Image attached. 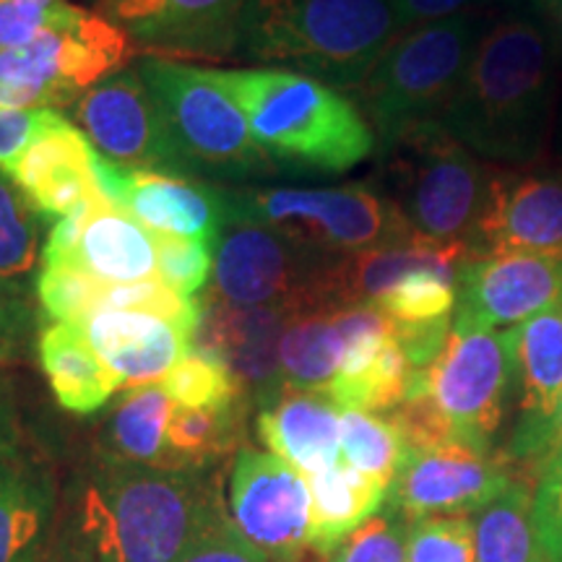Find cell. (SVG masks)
I'll return each instance as SVG.
<instances>
[{
	"mask_svg": "<svg viewBox=\"0 0 562 562\" xmlns=\"http://www.w3.org/2000/svg\"><path fill=\"white\" fill-rule=\"evenodd\" d=\"M554 47L531 19H505L482 34L440 125L476 157L533 167L552 125Z\"/></svg>",
	"mask_w": 562,
	"mask_h": 562,
	"instance_id": "1",
	"label": "cell"
},
{
	"mask_svg": "<svg viewBox=\"0 0 562 562\" xmlns=\"http://www.w3.org/2000/svg\"><path fill=\"white\" fill-rule=\"evenodd\" d=\"M240 104L258 146L286 170L347 172L375 151V133L339 89L292 68L211 70Z\"/></svg>",
	"mask_w": 562,
	"mask_h": 562,
	"instance_id": "2",
	"label": "cell"
},
{
	"mask_svg": "<svg viewBox=\"0 0 562 562\" xmlns=\"http://www.w3.org/2000/svg\"><path fill=\"white\" fill-rule=\"evenodd\" d=\"M220 495L199 469L110 459L83 501L89 562H178Z\"/></svg>",
	"mask_w": 562,
	"mask_h": 562,
	"instance_id": "3",
	"label": "cell"
},
{
	"mask_svg": "<svg viewBox=\"0 0 562 562\" xmlns=\"http://www.w3.org/2000/svg\"><path fill=\"white\" fill-rule=\"evenodd\" d=\"M402 32L393 0H250L235 53L357 89Z\"/></svg>",
	"mask_w": 562,
	"mask_h": 562,
	"instance_id": "4",
	"label": "cell"
},
{
	"mask_svg": "<svg viewBox=\"0 0 562 562\" xmlns=\"http://www.w3.org/2000/svg\"><path fill=\"white\" fill-rule=\"evenodd\" d=\"M480 40L482 21L474 13H461L414 26L391 42L368 79L355 89L381 154L419 125L440 123Z\"/></svg>",
	"mask_w": 562,
	"mask_h": 562,
	"instance_id": "5",
	"label": "cell"
},
{
	"mask_svg": "<svg viewBox=\"0 0 562 562\" xmlns=\"http://www.w3.org/2000/svg\"><path fill=\"white\" fill-rule=\"evenodd\" d=\"M224 195L229 222L261 224L326 256L393 248L422 237L396 203L362 182L341 188H237Z\"/></svg>",
	"mask_w": 562,
	"mask_h": 562,
	"instance_id": "6",
	"label": "cell"
},
{
	"mask_svg": "<svg viewBox=\"0 0 562 562\" xmlns=\"http://www.w3.org/2000/svg\"><path fill=\"white\" fill-rule=\"evenodd\" d=\"M393 203L417 235L435 243L472 245L487 203L490 167L440 123L406 133L383 154Z\"/></svg>",
	"mask_w": 562,
	"mask_h": 562,
	"instance_id": "7",
	"label": "cell"
},
{
	"mask_svg": "<svg viewBox=\"0 0 562 562\" xmlns=\"http://www.w3.org/2000/svg\"><path fill=\"white\" fill-rule=\"evenodd\" d=\"M138 74L165 110L193 175L243 182L277 172V161L252 138L240 104L211 70L146 58Z\"/></svg>",
	"mask_w": 562,
	"mask_h": 562,
	"instance_id": "8",
	"label": "cell"
},
{
	"mask_svg": "<svg viewBox=\"0 0 562 562\" xmlns=\"http://www.w3.org/2000/svg\"><path fill=\"white\" fill-rule=\"evenodd\" d=\"M334 258L302 248L252 222L224 227L214 261V294L237 307L281 305L297 315L328 313L326 273Z\"/></svg>",
	"mask_w": 562,
	"mask_h": 562,
	"instance_id": "9",
	"label": "cell"
},
{
	"mask_svg": "<svg viewBox=\"0 0 562 562\" xmlns=\"http://www.w3.org/2000/svg\"><path fill=\"white\" fill-rule=\"evenodd\" d=\"M516 383L513 328H453L430 368L414 370L412 385L427 391L456 440L492 451Z\"/></svg>",
	"mask_w": 562,
	"mask_h": 562,
	"instance_id": "10",
	"label": "cell"
},
{
	"mask_svg": "<svg viewBox=\"0 0 562 562\" xmlns=\"http://www.w3.org/2000/svg\"><path fill=\"white\" fill-rule=\"evenodd\" d=\"M74 121L104 159L131 170L193 175L165 110L138 70H121L81 91Z\"/></svg>",
	"mask_w": 562,
	"mask_h": 562,
	"instance_id": "11",
	"label": "cell"
},
{
	"mask_svg": "<svg viewBox=\"0 0 562 562\" xmlns=\"http://www.w3.org/2000/svg\"><path fill=\"white\" fill-rule=\"evenodd\" d=\"M505 453L451 440L425 451H406L389 487V503L402 518L469 516L495 503L516 482Z\"/></svg>",
	"mask_w": 562,
	"mask_h": 562,
	"instance_id": "12",
	"label": "cell"
},
{
	"mask_svg": "<svg viewBox=\"0 0 562 562\" xmlns=\"http://www.w3.org/2000/svg\"><path fill=\"white\" fill-rule=\"evenodd\" d=\"M562 307V258L539 252H474L456 279L453 328L505 331Z\"/></svg>",
	"mask_w": 562,
	"mask_h": 562,
	"instance_id": "13",
	"label": "cell"
},
{
	"mask_svg": "<svg viewBox=\"0 0 562 562\" xmlns=\"http://www.w3.org/2000/svg\"><path fill=\"white\" fill-rule=\"evenodd\" d=\"M237 529L279 562H297L311 537L313 495L307 476L273 453L243 448L229 480Z\"/></svg>",
	"mask_w": 562,
	"mask_h": 562,
	"instance_id": "14",
	"label": "cell"
},
{
	"mask_svg": "<svg viewBox=\"0 0 562 562\" xmlns=\"http://www.w3.org/2000/svg\"><path fill=\"white\" fill-rule=\"evenodd\" d=\"M94 172L104 199L136 216L149 232L220 245L229 222L222 188L193 180L191 175L131 170L102 154L94 157Z\"/></svg>",
	"mask_w": 562,
	"mask_h": 562,
	"instance_id": "15",
	"label": "cell"
},
{
	"mask_svg": "<svg viewBox=\"0 0 562 562\" xmlns=\"http://www.w3.org/2000/svg\"><path fill=\"white\" fill-rule=\"evenodd\" d=\"M472 250L562 258V170H492Z\"/></svg>",
	"mask_w": 562,
	"mask_h": 562,
	"instance_id": "16",
	"label": "cell"
},
{
	"mask_svg": "<svg viewBox=\"0 0 562 562\" xmlns=\"http://www.w3.org/2000/svg\"><path fill=\"white\" fill-rule=\"evenodd\" d=\"M516 357L518 422L505 459L537 469L550 446L554 419L562 404V307L539 313L513 328Z\"/></svg>",
	"mask_w": 562,
	"mask_h": 562,
	"instance_id": "17",
	"label": "cell"
},
{
	"mask_svg": "<svg viewBox=\"0 0 562 562\" xmlns=\"http://www.w3.org/2000/svg\"><path fill=\"white\" fill-rule=\"evenodd\" d=\"M250 0H117L102 16L161 53L232 55Z\"/></svg>",
	"mask_w": 562,
	"mask_h": 562,
	"instance_id": "18",
	"label": "cell"
},
{
	"mask_svg": "<svg viewBox=\"0 0 562 562\" xmlns=\"http://www.w3.org/2000/svg\"><path fill=\"white\" fill-rule=\"evenodd\" d=\"M201 305L203 313L193 341L220 355L235 372L240 389L256 391L263 402L281 385V339L292 321L302 315L281 305L237 307L216 294H211Z\"/></svg>",
	"mask_w": 562,
	"mask_h": 562,
	"instance_id": "19",
	"label": "cell"
},
{
	"mask_svg": "<svg viewBox=\"0 0 562 562\" xmlns=\"http://www.w3.org/2000/svg\"><path fill=\"white\" fill-rule=\"evenodd\" d=\"M89 138L68 117L58 115L3 172L26 193L42 220H60L83 201L104 195Z\"/></svg>",
	"mask_w": 562,
	"mask_h": 562,
	"instance_id": "20",
	"label": "cell"
},
{
	"mask_svg": "<svg viewBox=\"0 0 562 562\" xmlns=\"http://www.w3.org/2000/svg\"><path fill=\"white\" fill-rule=\"evenodd\" d=\"M258 438L305 476L341 461V409L328 393L281 383L261 402Z\"/></svg>",
	"mask_w": 562,
	"mask_h": 562,
	"instance_id": "21",
	"label": "cell"
},
{
	"mask_svg": "<svg viewBox=\"0 0 562 562\" xmlns=\"http://www.w3.org/2000/svg\"><path fill=\"white\" fill-rule=\"evenodd\" d=\"M81 328L97 355L131 389L165 378L193 347L191 334L149 313L97 311Z\"/></svg>",
	"mask_w": 562,
	"mask_h": 562,
	"instance_id": "22",
	"label": "cell"
},
{
	"mask_svg": "<svg viewBox=\"0 0 562 562\" xmlns=\"http://www.w3.org/2000/svg\"><path fill=\"white\" fill-rule=\"evenodd\" d=\"M55 508L53 476L32 456H0V562H40Z\"/></svg>",
	"mask_w": 562,
	"mask_h": 562,
	"instance_id": "23",
	"label": "cell"
},
{
	"mask_svg": "<svg viewBox=\"0 0 562 562\" xmlns=\"http://www.w3.org/2000/svg\"><path fill=\"white\" fill-rule=\"evenodd\" d=\"M40 362L63 409L91 414L102 409L125 381L97 355L81 326L50 323L37 341Z\"/></svg>",
	"mask_w": 562,
	"mask_h": 562,
	"instance_id": "24",
	"label": "cell"
},
{
	"mask_svg": "<svg viewBox=\"0 0 562 562\" xmlns=\"http://www.w3.org/2000/svg\"><path fill=\"white\" fill-rule=\"evenodd\" d=\"M307 484L313 495L307 547L321 554H331L349 533L378 516V510L389 501L385 484L357 472L347 461L311 474Z\"/></svg>",
	"mask_w": 562,
	"mask_h": 562,
	"instance_id": "25",
	"label": "cell"
},
{
	"mask_svg": "<svg viewBox=\"0 0 562 562\" xmlns=\"http://www.w3.org/2000/svg\"><path fill=\"white\" fill-rule=\"evenodd\" d=\"M74 263L102 284H131L157 273V245L128 211L104 201L83 232Z\"/></svg>",
	"mask_w": 562,
	"mask_h": 562,
	"instance_id": "26",
	"label": "cell"
},
{
	"mask_svg": "<svg viewBox=\"0 0 562 562\" xmlns=\"http://www.w3.org/2000/svg\"><path fill=\"white\" fill-rule=\"evenodd\" d=\"M172 402L157 383L125 391L112 412L108 440L115 459L144 463V467L180 469L167 448Z\"/></svg>",
	"mask_w": 562,
	"mask_h": 562,
	"instance_id": "27",
	"label": "cell"
},
{
	"mask_svg": "<svg viewBox=\"0 0 562 562\" xmlns=\"http://www.w3.org/2000/svg\"><path fill=\"white\" fill-rule=\"evenodd\" d=\"M474 562H547L533 529V490L516 480L476 513Z\"/></svg>",
	"mask_w": 562,
	"mask_h": 562,
	"instance_id": "28",
	"label": "cell"
},
{
	"mask_svg": "<svg viewBox=\"0 0 562 562\" xmlns=\"http://www.w3.org/2000/svg\"><path fill=\"white\" fill-rule=\"evenodd\" d=\"M344 331L336 313L302 315L292 321L279 347L281 383L305 391H328L341 368Z\"/></svg>",
	"mask_w": 562,
	"mask_h": 562,
	"instance_id": "29",
	"label": "cell"
},
{
	"mask_svg": "<svg viewBox=\"0 0 562 562\" xmlns=\"http://www.w3.org/2000/svg\"><path fill=\"white\" fill-rule=\"evenodd\" d=\"M40 220L26 193L0 170V284L26 297L37 292Z\"/></svg>",
	"mask_w": 562,
	"mask_h": 562,
	"instance_id": "30",
	"label": "cell"
},
{
	"mask_svg": "<svg viewBox=\"0 0 562 562\" xmlns=\"http://www.w3.org/2000/svg\"><path fill=\"white\" fill-rule=\"evenodd\" d=\"M240 432V404L216 409H172L167 448L180 469H201L235 446Z\"/></svg>",
	"mask_w": 562,
	"mask_h": 562,
	"instance_id": "31",
	"label": "cell"
},
{
	"mask_svg": "<svg viewBox=\"0 0 562 562\" xmlns=\"http://www.w3.org/2000/svg\"><path fill=\"white\" fill-rule=\"evenodd\" d=\"M404 456V438L389 417L360 409L341 412V461H347L357 472L391 487Z\"/></svg>",
	"mask_w": 562,
	"mask_h": 562,
	"instance_id": "32",
	"label": "cell"
},
{
	"mask_svg": "<svg viewBox=\"0 0 562 562\" xmlns=\"http://www.w3.org/2000/svg\"><path fill=\"white\" fill-rule=\"evenodd\" d=\"M170 402L182 409H216L240 402V383L229 364L211 349L191 347L180 362L161 378Z\"/></svg>",
	"mask_w": 562,
	"mask_h": 562,
	"instance_id": "33",
	"label": "cell"
},
{
	"mask_svg": "<svg viewBox=\"0 0 562 562\" xmlns=\"http://www.w3.org/2000/svg\"><path fill=\"white\" fill-rule=\"evenodd\" d=\"M372 305L393 323H427L453 318L456 273L422 269L406 273Z\"/></svg>",
	"mask_w": 562,
	"mask_h": 562,
	"instance_id": "34",
	"label": "cell"
},
{
	"mask_svg": "<svg viewBox=\"0 0 562 562\" xmlns=\"http://www.w3.org/2000/svg\"><path fill=\"white\" fill-rule=\"evenodd\" d=\"M104 286L108 284L76 263H42L37 300L53 323L83 326L100 311Z\"/></svg>",
	"mask_w": 562,
	"mask_h": 562,
	"instance_id": "35",
	"label": "cell"
},
{
	"mask_svg": "<svg viewBox=\"0 0 562 562\" xmlns=\"http://www.w3.org/2000/svg\"><path fill=\"white\" fill-rule=\"evenodd\" d=\"M100 311H125V313H149L180 326L195 339L199 331L203 305L199 300L182 297L165 281L151 277L131 281V284H108L104 286Z\"/></svg>",
	"mask_w": 562,
	"mask_h": 562,
	"instance_id": "36",
	"label": "cell"
},
{
	"mask_svg": "<svg viewBox=\"0 0 562 562\" xmlns=\"http://www.w3.org/2000/svg\"><path fill=\"white\" fill-rule=\"evenodd\" d=\"M409 562H474V521L469 516H435L409 524Z\"/></svg>",
	"mask_w": 562,
	"mask_h": 562,
	"instance_id": "37",
	"label": "cell"
},
{
	"mask_svg": "<svg viewBox=\"0 0 562 562\" xmlns=\"http://www.w3.org/2000/svg\"><path fill=\"white\" fill-rule=\"evenodd\" d=\"M157 245V269L167 286L180 292L182 297L199 300V292L206 286L211 266H214L216 245L191 237H175L151 232Z\"/></svg>",
	"mask_w": 562,
	"mask_h": 562,
	"instance_id": "38",
	"label": "cell"
},
{
	"mask_svg": "<svg viewBox=\"0 0 562 562\" xmlns=\"http://www.w3.org/2000/svg\"><path fill=\"white\" fill-rule=\"evenodd\" d=\"M83 9L66 0L37 3V0H0V50L30 45L42 32L68 30L81 19Z\"/></svg>",
	"mask_w": 562,
	"mask_h": 562,
	"instance_id": "39",
	"label": "cell"
},
{
	"mask_svg": "<svg viewBox=\"0 0 562 562\" xmlns=\"http://www.w3.org/2000/svg\"><path fill=\"white\" fill-rule=\"evenodd\" d=\"M409 521L398 513H378L355 533H349L328 562H409L406 560Z\"/></svg>",
	"mask_w": 562,
	"mask_h": 562,
	"instance_id": "40",
	"label": "cell"
},
{
	"mask_svg": "<svg viewBox=\"0 0 562 562\" xmlns=\"http://www.w3.org/2000/svg\"><path fill=\"white\" fill-rule=\"evenodd\" d=\"M178 562H279L271 554L258 550L245 533L237 529L235 521L224 513L222 503L211 510L206 524L195 533V539L182 552Z\"/></svg>",
	"mask_w": 562,
	"mask_h": 562,
	"instance_id": "41",
	"label": "cell"
},
{
	"mask_svg": "<svg viewBox=\"0 0 562 562\" xmlns=\"http://www.w3.org/2000/svg\"><path fill=\"white\" fill-rule=\"evenodd\" d=\"M533 529L547 562H562V467L537 476Z\"/></svg>",
	"mask_w": 562,
	"mask_h": 562,
	"instance_id": "42",
	"label": "cell"
},
{
	"mask_svg": "<svg viewBox=\"0 0 562 562\" xmlns=\"http://www.w3.org/2000/svg\"><path fill=\"white\" fill-rule=\"evenodd\" d=\"M34 326H37V315H34L32 297L0 284V364H11L26 355Z\"/></svg>",
	"mask_w": 562,
	"mask_h": 562,
	"instance_id": "43",
	"label": "cell"
},
{
	"mask_svg": "<svg viewBox=\"0 0 562 562\" xmlns=\"http://www.w3.org/2000/svg\"><path fill=\"white\" fill-rule=\"evenodd\" d=\"M58 115L60 112L50 108H0V170H5V167L26 149V144H30L42 128H47Z\"/></svg>",
	"mask_w": 562,
	"mask_h": 562,
	"instance_id": "44",
	"label": "cell"
},
{
	"mask_svg": "<svg viewBox=\"0 0 562 562\" xmlns=\"http://www.w3.org/2000/svg\"><path fill=\"white\" fill-rule=\"evenodd\" d=\"M104 201H108L104 195H100V199H89L83 201L81 206L68 211L66 216L55 220L50 235H47L45 248H42V263H74L83 232H87L91 216L97 214V209H100Z\"/></svg>",
	"mask_w": 562,
	"mask_h": 562,
	"instance_id": "45",
	"label": "cell"
},
{
	"mask_svg": "<svg viewBox=\"0 0 562 562\" xmlns=\"http://www.w3.org/2000/svg\"><path fill=\"white\" fill-rule=\"evenodd\" d=\"M393 3H396L398 19H402V26L406 32L414 30V26L432 24V21L472 13L480 0H393Z\"/></svg>",
	"mask_w": 562,
	"mask_h": 562,
	"instance_id": "46",
	"label": "cell"
},
{
	"mask_svg": "<svg viewBox=\"0 0 562 562\" xmlns=\"http://www.w3.org/2000/svg\"><path fill=\"white\" fill-rule=\"evenodd\" d=\"M19 409L13 396V383L0 370V456L19 451Z\"/></svg>",
	"mask_w": 562,
	"mask_h": 562,
	"instance_id": "47",
	"label": "cell"
},
{
	"mask_svg": "<svg viewBox=\"0 0 562 562\" xmlns=\"http://www.w3.org/2000/svg\"><path fill=\"white\" fill-rule=\"evenodd\" d=\"M537 9L542 13L544 32L552 42L554 55L562 58V0H537Z\"/></svg>",
	"mask_w": 562,
	"mask_h": 562,
	"instance_id": "48",
	"label": "cell"
},
{
	"mask_svg": "<svg viewBox=\"0 0 562 562\" xmlns=\"http://www.w3.org/2000/svg\"><path fill=\"white\" fill-rule=\"evenodd\" d=\"M562 467V404H560V412H558V419H554V427H552V438H550V446H547V451L542 459H539L537 469H533V474H544L550 472V469H558Z\"/></svg>",
	"mask_w": 562,
	"mask_h": 562,
	"instance_id": "49",
	"label": "cell"
},
{
	"mask_svg": "<svg viewBox=\"0 0 562 562\" xmlns=\"http://www.w3.org/2000/svg\"><path fill=\"white\" fill-rule=\"evenodd\" d=\"M89 3L97 5V9H100V11H108L112 3H117V0H89Z\"/></svg>",
	"mask_w": 562,
	"mask_h": 562,
	"instance_id": "50",
	"label": "cell"
},
{
	"mask_svg": "<svg viewBox=\"0 0 562 562\" xmlns=\"http://www.w3.org/2000/svg\"><path fill=\"white\" fill-rule=\"evenodd\" d=\"M37 3H55V0H37Z\"/></svg>",
	"mask_w": 562,
	"mask_h": 562,
	"instance_id": "51",
	"label": "cell"
},
{
	"mask_svg": "<svg viewBox=\"0 0 562 562\" xmlns=\"http://www.w3.org/2000/svg\"><path fill=\"white\" fill-rule=\"evenodd\" d=\"M74 562H89L87 558H79V560H74Z\"/></svg>",
	"mask_w": 562,
	"mask_h": 562,
	"instance_id": "52",
	"label": "cell"
}]
</instances>
